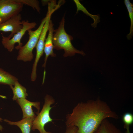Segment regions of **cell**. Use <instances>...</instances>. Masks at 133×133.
<instances>
[{
	"label": "cell",
	"instance_id": "6da1fadb",
	"mask_svg": "<svg viewBox=\"0 0 133 133\" xmlns=\"http://www.w3.org/2000/svg\"><path fill=\"white\" fill-rule=\"evenodd\" d=\"M107 118L117 119L118 115L99 98L78 103L66 117V127L75 126L76 133H93L102 121Z\"/></svg>",
	"mask_w": 133,
	"mask_h": 133
},
{
	"label": "cell",
	"instance_id": "7a4b0ae2",
	"mask_svg": "<svg viewBox=\"0 0 133 133\" xmlns=\"http://www.w3.org/2000/svg\"><path fill=\"white\" fill-rule=\"evenodd\" d=\"M65 18L64 15L58 28L54 30L53 38L54 49L58 50L63 49L64 56L65 57L74 56L76 53L85 55V54L83 51L77 49L72 44L71 41L73 37L66 33L64 28Z\"/></svg>",
	"mask_w": 133,
	"mask_h": 133
},
{
	"label": "cell",
	"instance_id": "3957f363",
	"mask_svg": "<svg viewBox=\"0 0 133 133\" xmlns=\"http://www.w3.org/2000/svg\"><path fill=\"white\" fill-rule=\"evenodd\" d=\"M53 13L48 10L46 15L42 20L38 28L35 30L32 29L27 31L29 40L26 43L18 49L17 59L18 61L25 62L31 61L33 57V51L36 47L44 25L49 16Z\"/></svg>",
	"mask_w": 133,
	"mask_h": 133
},
{
	"label": "cell",
	"instance_id": "277c9868",
	"mask_svg": "<svg viewBox=\"0 0 133 133\" xmlns=\"http://www.w3.org/2000/svg\"><path fill=\"white\" fill-rule=\"evenodd\" d=\"M55 102V100L52 96L48 94L46 95L43 108L33 121L32 130L34 131L37 130L40 133H52L50 132L46 131L44 127L48 123L53 122L50 113L52 107L50 106Z\"/></svg>",
	"mask_w": 133,
	"mask_h": 133
},
{
	"label": "cell",
	"instance_id": "5b68a950",
	"mask_svg": "<svg viewBox=\"0 0 133 133\" xmlns=\"http://www.w3.org/2000/svg\"><path fill=\"white\" fill-rule=\"evenodd\" d=\"M22 28L17 33L14 35L11 38L9 39L6 36L2 35L1 43L4 47L8 51L11 52L14 49L16 43H18V45L15 47L17 50L22 46L21 42V39L28 30L35 27L36 23L35 22H30L28 20H22Z\"/></svg>",
	"mask_w": 133,
	"mask_h": 133
},
{
	"label": "cell",
	"instance_id": "8992f818",
	"mask_svg": "<svg viewBox=\"0 0 133 133\" xmlns=\"http://www.w3.org/2000/svg\"><path fill=\"white\" fill-rule=\"evenodd\" d=\"M23 6L17 0H0V24L20 14Z\"/></svg>",
	"mask_w": 133,
	"mask_h": 133
},
{
	"label": "cell",
	"instance_id": "52a82bcc",
	"mask_svg": "<svg viewBox=\"0 0 133 133\" xmlns=\"http://www.w3.org/2000/svg\"><path fill=\"white\" fill-rule=\"evenodd\" d=\"M22 16L20 14L15 16L0 24V32H10L11 34L7 36L11 38L14 34L22 28Z\"/></svg>",
	"mask_w": 133,
	"mask_h": 133
},
{
	"label": "cell",
	"instance_id": "ba28073f",
	"mask_svg": "<svg viewBox=\"0 0 133 133\" xmlns=\"http://www.w3.org/2000/svg\"><path fill=\"white\" fill-rule=\"evenodd\" d=\"M17 102L21 107L23 113L22 118L29 117L34 119L36 117L32 109V106L35 107L37 110V114L39 113L40 109V102L38 101H30L26 98L17 99Z\"/></svg>",
	"mask_w": 133,
	"mask_h": 133
},
{
	"label": "cell",
	"instance_id": "9c48e42d",
	"mask_svg": "<svg viewBox=\"0 0 133 133\" xmlns=\"http://www.w3.org/2000/svg\"><path fill=\"white\" fill-rule=\"evenodd\" d=\"M53 25L52 21L50 20L48 30V34L45 39L44 45V52L45 56L44 63L42 65V67H44L45 68L43 74L44 78H45L46 66L48 57L50 55L53 57H55L56 56V54L54 53L53 50L54 47L53 38L54 30Z\"/></svg>",
	"mask_w": 133,
	"mask_h": 133
},
{
	"label": "cell",
	"instance_id": "30bf717a",
	"mask_svg": "<svg viewBox=\"0 0 133 133\" xmlns=\"http://www.w3.org/2000/svg\"><path fill=\"white\" fill-rule=\"evenodd\" d=\"M51 15H50L47 20L43 27L36 47V55L41 56L44 52V43L47 33L48 31Z\"/></svg>",
	"mask_w": 133,
	"mask_h": 133
},
{
	"label": "cell",
	"instance_id": "8fae6325",
	"mask_svg": "<svg viewBox=\"0 0 133 133\" xmlns=\"http://www.w3.org/2000/svg\"><path fill=\"white\" fill-rule=\"evenodd\" d=\"M34 120L31 118L26 117L17 122L11 121L7 119L3 120L8 123L9 124L17 126L20 129L22 133H30Z\"/></svg>",
	"mask_w": 133,
	"mask_h": 133
},
{
	"label": "cell",
	"instance_id": "7c38bea8",
	"mask_svg": "<svg viewBox=\"0 0 133 133\" xmlns=\"http://www.w3.org/2000/svg\"><path fill=\"white\" fill-rule=\"evenodd\" d=\"M93 133H122L107 118L103 120Z\"/></svg>",
	"mask_w": 133,
	"mask_h": 133
},
{
	"label": "cell",
	"instance_id": "4fadbf2b",
	"mask_svg": "<svg viewBox=\"0 0 133 133\" xmlns=\"http://www.w3.org/2000/svg\"><path fill=\"white\" fill-rule=\"evenodd\" d=\"M14 86V87L13 85L10 86L13 94V100H16L19 99H26L28 96L26 88L20 84L18 81L15 83Z\"/></svg>",
	"mask_w": 133,
	"mask_h": 133
},
{
	"label": "cell",
	"instance_id": "5bb4252c",
	"mask_svg": "<svg viewBox=\"0 0 133 133\" xmlns=\"http://www.w3.org/2000/svg\"><path fill=\"white\" fill-rule=\"evenodd\" d=\"M18 79L0 68V84L14 85Z\"/></svg>",
	"mask_w": 133,
	"mask_h": 133
},
{
	"label": "cell",
	"instance_id": "9a60e30c",
	"mask_svg": "<svg viewBox=\"0 0 133 133\" xmlns=\"http://www.w3.org/2000/svg\"><path fill=\"white\" fill-rule=\"evenodd\" d=\"M74 1L76 4L77 8L76 13H77L80 10L87 15L89 16L94 21V22L91 24L92 27L94 28L96 27L97 24L100 21V15H92L90 14L86 8L80 3L79 0H75Z\"/></svg>",
	"mask_w": 133,
	"mask_h": 133
},
{
	"label": "cell",
	"instance_id": "2e32d148",
	"mask_svg": "<svg viewBox=\"0 0 133 133\" xmlns=\"http://www.w3.org/2000/svg\"><path fill=\"white\" fill-rule=\"evenodd\" d=\"M124 2L128 11L131 21L130 32L127 36L128 39H130L132 38L133 35V5L129 0H125Z\"/></svg>",
	"mask_w": 133,
	"mask_h": 133
},
{
	"label": "cell",
	"instance_id": "e0dca14e",
	"mask_svg": "<svg viewBox=\"0 0 133 133\" xmlns=\"http://www.w3.org/2000/svg\"><path fill=\"white\" fill-rule=\"evenodd\" d=\"M17 2L32 7L34 10L40 12L41 9L39 1L36 0H17Z\"/></svg>",
	"mask_w": 133,
	"mask_h": 133
},
{
	"label": "cell",
	"instance_id": "ac0fdd59",
	"mask_svg": "<svg viewBox=\"0 0 133 133\" xmlns=\"http://www.w3.org/2000/svg\"><path fill=\"white\" fill-rule=\"evenodd\" d=\"M122 121L124 123V127H129L133 122V115L130 113L124 114L122 117Z\"/></svg>",
	"mask_w": 133,
	"mask_h": 133
},
{
	"label": "cell",
	"instance_id": "d6986e66",
	"mask_svg": "<svg viewBox=\"0 0 133 133\" xmlns=\"http://www.w3.org/2000/svg\"><path fill=\"white\" fill-rule=\"evenodd\" d=\"M77 128L75 126L66 127V129L64 133H76Z\"/></svg>",
	"mask_w": 133,
	"mask_h": 133
},
{
	"label": "cell",
	"instance_id": "ffe728a7",
	"mask_svg": "<svg viewBox=\"0 0 133 133\" xmlns=\"http://www.w3.org/2000/svg\"><path fill=\"white\" fill-rule=\"evenodd\" d=\"M2 120V119L0 117V121H1ZM3 129V128L2 126L0 124V131H2Z\"/></svg>",
	"mask_w": 133,
	"mask_h": 133
}]
</instances>
